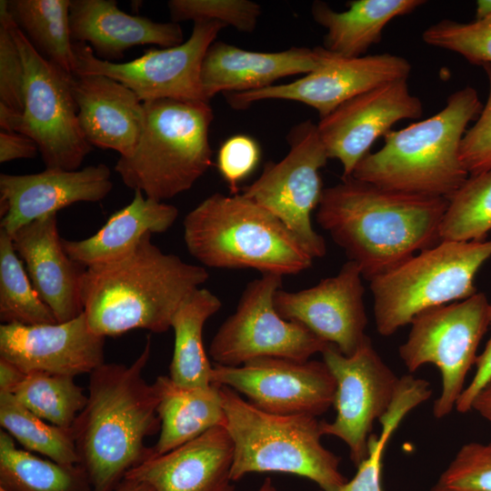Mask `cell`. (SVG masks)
<instances>
[{
  "instance_id": "cell-35",
  "label": "cell",
  "mask_w": 491,
  "mask_h": 491,
  "mask_svg": "<svg viewBox=\"0 0 491 491\" xmlns=\"http://www.w3.org/2000/svg\"><path fill=\"white\" fill-rule=\"evenodd\" d=\"M491 231V169L472 175L448 199L441 241H484Z\"/></svg>"
},
{
  "instance_id": "cell-18",
  "label": "cell",
  "mask_w": 491,
  "mask_h": 491,
  "mask_svg": "<svg viewBox=\"0 0 491 491\" xmlns=\"http://www.w3.org/2000/svg\"><path fill=\"white\" fill-rule=\"evenodd\" d=\"M358 266L348 260L339 272L297 292L279 289L275 307L286 320L305 326L345 356H352L368 337L365 287Z\"/></svg>"
},
{
  "instance_id": "cell-44",
  "label": "cell",
  "mask_w": 491,
  "mask_h": 491,
  "mask_svg": "<svg viewBox=\"0 0 491 491\" xmlns=\"http://www.w3.org/2000/svg\"><path fill=\"white\" fill-rule=\"evenodd\" d=\"M25 375L15 365L0 357V392L11 393Z\"/></svg>"
},
{
  "instance_id": "cell-11",
  "label": "cell",
  "mask_w": 491,
  "mask_h": 491,
  "mask_svg": "<svg viewBox=\"0 0 491 491\" xmlns=\"http://www.w3.org/2000/svg\"><path fill=\"white\" fill-rule=\"evenodd\" d=\"M282 280L266 274L246 285L235 313L211 341L209 356L215 365L238 366L258 357L307 361L328 346L305 326L278 314L274 298Z\"/></svg>"
},
{
  "instance_id": "cell-20",
  "label": "cell",
  "mask_w": 491,
  "mask_h": 491,
  "mask_svg": "<svg viewBox=\"0 0 491 491\" xmlns=\"http://www.w3.org/2000/svg\"><path fill=\"white\" fill-rule=\"evenodd\" d=\"M105 164L80 170L45 168L31 175H0L1 229L13 235L22 226L79 202L95 203L112 190Z\"/></svg>"
},
{
  "instance_id": "cell-14",
  "label": "cell",
  "mask_w": 491,
  "mask_h": 491,
  "mask_svg": "<svg viewBox=\"0 0 491 491\" xmlns=\"http://www.w3.org/2000/svg\"><path fill=\"white\" fill-rule=\"evenodd\" d=\"M322 357L336 385V415L332 422L321 421L322 434L341 439L357 467L368 456L374 423L387 411L400 377L383 361L369 336L350 356L329 344Z\"/></svg>"
},
{
  "instance_id": "cell-31",
  "label": "cell",
  "mask_w": 491,
  "mask_h": 491,
  "mask_svg": "<svg viewBox=\"0 0 491 491\" xmlns=\"http://www.w3.org/2000/svg\"><path fill=\"white\" fill-rule=\"evenodd\" d=\"M71 0H7L9 14L35 50L68 75L75 74Z\"/></svg>"
},
{
  "instance_id": "cell-45",
  "label": "cell",
  "mask_w": 491,
  "mask_h": 491,
  "mask_svg": "<svg viewBox=\"0 0 491 491\" xmlns=\"http://www.w3.org/2000/svg\"><path fill=\"white\" fill-rule=\"evenodd\" d=\"M471 410L491 424V382L476 396Z\"/></svg>"
},
{
  "instance_id": "cell-26",
  "label": "cell",
  "mask_w": 491,
  "mask_h": 491,
  "mask_svg": "<svg viewBox=\"0 0 491 491\" xmlns=\"http://www.w3.org/2000/svg\"><path fill=\"white\" fill-rule=\"evenodd\" d=\"M178 209L135 190L132 201L114 213L93 235L82 240L63 238L69 257L82 267L110 264L130 255L147 233H164L178 216Z\"/></svg>"
},
{
  "instance_id": "cell-37",
  "label": "cell",
  "mask_w": 491,
  "mask_h": 491,
  "mask_svg": "<svg viewBox=\"0 0 491 491\" xmlns=\"http://www.w3.org/2000/svg\"><path fill=\"white\" fill-rule=\"evenodd\" d=\"M167 7L174 23L215 21L243 33L256 27L262 7L250 0H170Z\"/></svg>"
},
{
  "instance_id": "cell-38",
  "label": "cell",
  "mask_w": 491,
  "mask_h": 491,
  "mask_svg": "<svg viewBox=\"0 0 491 491\" xmlns=\"http://www.w3.org/2000/svg\"><path fill=\"white\" fill-rule=\"evenodd\" d=\"M436 485L448 491H491V442L464 444Z\"/></svg>"
},
{
  "instance_id": "cell-47",
  "label": "cell",
  "mask_w": 491,
  "mask_h": 491,
  "mask_svg": "<svg viewBox=\"0 0 491 491\" xmlns=\"http://www.w3.org/2000/svg\"><path fill=\"white\" fill-rule=\"evenodd\" d=\"M491 15V0H478L476 5V19Z\"/></svg>"
},
{
  "instance_id": "cell-41",
  "label": "cell",
  "mask_w": 491,
  "mask_h": 491,
  "mask_svg": "<svg viewBox=\"0 0 491 491\" xmlns=\"http://www.w3.org/2000/svg\"><path fill=\"white\" fill-rule=\"evenodd\" d=\"M260 160L256 141L246 135L226 139L217 153V169L227 183L231 195L239 194L238 185L256 169Z\"/></svg>"
},
{
  "instance_id": "cell-50",
  "label": "cell",
  "mask_w": 491,
  "mask_h": 491,
  "mask_svg": "<svg viewBox=\"0 0 491 491\" xmlns=\"http://www.w3.org/2000/svg\"><path fill=\"white\" fill-rule=\"evenodd\" d=\"M235 486L231 485L228 488H226L225 491H234Z\"/></svg>"
},
{
  "instance_id": "cell-42",
  "label": "cell",
  "mask_w": 491,
  "mask_h": 491,
  "mask_svg": "<svg viewBox=\"0 0 491 491\" xmlns=\"http://www.w3.org/2000/svg\"><path fill=\"white\" fill-rule=\"evenodd\" d=\"M489 326L491 327V302L489 303ZM476 371L472 380L466 386L462 395L456 402V409L461 414L471 410L476 396L491 382V335L476 361Z\"/></svg>"
},
{
  "instance_id": "cell-27",
  "label": "cell",
  "mask_w": 491,
  "mask_h": 491,
  "mask_svg": "<svg viewBox=\"0 0 491 491\" xmlns=\"http://www.w3.org/2000/svg\"><path fill=\"white\" fill-rule=\"evenodd\" d=\"M153 384L158 394L161 421L158 439L152 446L153 456L167 453L215 426H225L220 385L186 388L176 385L169 376H159Z\"/></svg>"
},
{
  "instance_id": "cell-6",
  "label": "cell",
  "mask_w": 491,
  "mask_h": 491,
  "mask_svg": "<svg viewBox=\"0 0 491 491\" xmlns=\"http://www.w3.org/2000/svg\"><path fill=\"white\" fill-rule=\"evenodd\" d=\"M220 394L234 446L231 481L250 473H286L314 481L322 491H337L348 481L340 457L321 442L317 416L265 412L225 386Z\"/></svg>"
},
{
  "instance_id": "cell-22",
  "label": "cell",
  "mask_w": 491,
  "mask_h": 491,
  "mask_svg": "<svg viewBox=\"0 0 491 491\" xmlns=\"http://www.w3.org/2000/svg\"><path fill=\"white\" fill-rule=\"evenodd\" d=\"M234 446L224 426L130 470L125 478L154 491H225L231 486Z\"/></svg>"
},
{
  "instance_id": "cell-15",
  "label": "cell",
  "mask_w": 491,
  "mask_h": 491,
  "mask_svg": "<svg viewBox=\"0 0 491 491\" xmlns=\"http://www.w3.org/2000/svg\"><path fill=\"white\" fill-rule=\"evenodd\" d=\"M319 65L312 72L288 84L260 90L225 95L235 109H245L267 99L303 103L318 112L320 118L347 100L397 79L408 78L410 63L403 56L383 53L347 57L316 46Z\"/></svg>"
},
{
  "instance_id": "cell-3",
  "label": "cell",
  "mask_w": 491,
  "mask_h": 491,
  "mask_svg": "<svg viewBox=\"0 0 491 491\" xmlns=\"http://www.w3.org/2000/svg\"><path fill=\"white\" fill-rule=\"evenodd\" d=\"M151 236L145 234L121 260L84 269L83 313L95 334L105 337L133 329L166 332L181 304L208 279L204 266L164 253Z\"/></svg>"
},
{
  "instance_id": "cell-13",
  "label": "cell",
  "mask_w": 491,
  "mask_h": 491,
  "mask_svg": "<svg viewBox=\"0 0 491 491\" xmlns=\"http://www.w3.org/2000/svg\"><path fill=\"white\" fill-rule=\"evenodd\" d=\"M225 25L197 21L181 45L150 48L128 62L97 57L85 43L73 44L74 75H102L132 90L144 103L158 99L209 102L203 92L200 73L208 47Z\"/></svg>"
},
{
  "instance_id": "cell-49",
  "label": "cell",
  "mask_w": 491,
  "mask_h": 491,
  "mask_svg": "<svg viewBox=\"0 0 491 491\" xmlns=\"http://www.w3.org/2000/svg\"><path fill=\"white\" fill-rule=\"evenodd\" d=\"M430 491H448V490L436 484V486H434Z\"/></svg>"
},
{
  "instance_id": "cell-32",
  "label": "cell",
  "mask_w": 491,
  "mask_h": 491,
  "mask_svg": "<svg viewBox=\"0 0 491 491\" xmlns=\"http://www.w3.org/2000/svg\"><path fill=\"white\" fill-rule=\"evenodd\" d=\"M0 425L29 452L63 465L80 464L72 427L66 429L43 420L9 392H0Z\"/></svg>"
},
{
  "instance_id": "cell-39",
  "label": "cell",
  "mask_w": 491,
  "mask_h": 491,
  "mask_svg": "<svg viewBox=\"0 0 491 491\" xmlns=\"http://www.w3.org/2000/svg\"><path fill=\"white\" fill-rule=\"evenodd\" d=\"M25 71L8 25L7 0L0 1V107L21 114L25 103Z\"/></svg>"
},
{
  "instance_id": "cell-17",
  "label": "cell",
  "mask_w": 491,
  "mask_h": 491,
  "mask_svg": "<svg viewBox=\"0 0 491 491\" xmlns=\"http://www.w3.org/2000/svg\"><path fill=\"white\" fill-rule=\"evenodd\" d=\"M423 112V104L411 94L407 79H397L343 103L320 118L317 130L328 157L341 163L342 179H346L396 123L418 119Z\"/></svg>"
},
{
  "instance_id": "cell-5",
  "label": "cell",
  "mask_w": 491,
  "mask_h": 491,
  "mask_svg": "<svg viewBox=\"0 0 491 491\" xmlns=\"http://www.w3.org/2000/svg\"><path fill=\"white\" fill-rule=\"evenodd\" d=\"M189 254L214 268H253L262 275H296L315 259L269 211L242 193H214L183 222Z\"/></svg>"
},
{
  "instance_id": "cell-19",
  "label": "cell",
  "mask_w": 491,
  "mask_h": 491,
  "mask_svg": "<svg viewBox=\"0 0 491 491\" xmlns=\"http://www.w3.org/2000/svg\"><path fill=\"white\" fill-rule=\"evenodd\" d=\"M105 337L92 332L85 314L55 324L0 326V357L23 373L75 376L105 363Z\"/></svg>"
},
{
  "instance_id": "cell-7",
  "label": "cell",
  "mask_w": 491,
  "mask_h": 491,
  "mask_svg": "<svg viewBox=\"0 0 491 491\" xmlns=\"http://www.w3.org/2000/svg\"><path fill=\"white\" fill-rule=\"evenodd\" d=\"M139 141L115 171L129 188L163 202L190 189L212 165L209 102L158 99L144 102Z\"/></svg>"
},
{
  "instance_id": "cell-29",
  "label": "cell",
  "mask_w": 491,
  "mask_h": 491,
  "mask_svg": "<svg viewBox=\"0 0 491 491\" xmlns=\"http://www.w3.org/2000/svg\"><path fill=\"white\" fill-rule=\"evenodd\" d=\"M217 296L200 287L187 297L175 313L171 328L175 346L169 376L176 385L186 387H207L211 385L210 365L203 343L205 322L221 307Z\"/></svg>"
},
{
  "instance_id": "cell-1",
  "label": "cell",
  "mask_w": 491,
  "mask_h": 491,
  "mask_svg": "<svg viewBox=\"0 0 491 491\" xmlns=\"http://www.w3.org/2000/svg\"><path fill=\"white\" fill-rule=\"evenodd\" d=\"M447 205L350 176L324 189L316 219L370 282L441 242Z\"/></svg>"
},
{
  "instance_id": "cell-30",
  "label": "cell",
  "mask_w": 491,
  "mask_h": 491,
  "mask_svg": "<svg viewBox=\"0 0 491 491\" xmlns=\"http://www.w3.org/2000/svg\"><path fill=\"white\" fill-rule=\"evenodd\" d=\"M0 486L10 491H92L81 464L63 465L16 447L0 431Z\"/></svg>"
},
{
  "instance_id": "cell-51",
  "label": "cell",
  "mask_w": 491,
  "mask_h": 491,
  "mask_svg": "<svg viewBox=\"0 0 491 491\" xmlns=\"http://www.w3.org/2000/svg\"><path fill=\"white\" fill-rule=\"evenodd\" d=\"M0 491H10V490H8L5 487L0 486Z\"/></svg>"
},
{
  "instance_id": "cell-43",
  "label": "cell",
  "mask_w": 491,
  "mask_h": 491,
  "mask_svg": "<svg viewBox=\"0 0 491 491\" xmlns=\"http://www.w3.org/2000/svg\"><path fill=\"white\" fill-rule=\"evenodd\" d=\"M38 152V145L32 138L17 132H0V163L34 158Z\"/></svg>"
},
{
  "instance_id": "cell-9",
  "label": "cell",
  "mask_w": 491,
  "mask_h": 491,
  "mask_svg": "<svg viewBox=\"0 0 491 491\" xmlns=\"http://www.w3.org/2000/svg\"><path fill=\"white\" fill-rule=\"evenodd\" d=\"M8 25L25 66V103L21 114L0 107L1 129L32 138L38 145L45 168L77 170L93 146L79 125L70 85L73 75L35 50L9 11Z\"/></svg>"
},
{
  "instance_id": "cell-12",
  "label": "cell",
  "mask_w": 491,
  "mask_h": 491,
  "mask_svg": "<svg viewBox=\"0 0 491 491\" xmlns=\"http://www.w3.org/2000/svg\"><path fill=\"white\" fill-rule=\"evenodd\" d=\"M290 150L279 162L265 165L260 176L242 194L269 211L293 232L314 258L326 254L324 237L312 225L324 187L320 169L329 159L317 125L306 120L288 135Z\"/></svg>"
},
{
  "instance_id": "cell-25",
  "label": "cell",
  "mask_w": 491,
  "mask_h": 491,
  "mask_svg": "<svg viewBox=\"0 0 491 491\" xmlns=\"http://www.w3.org/2000/svg\"><path fill=\"white\" fill-rule=\"evenodd\" d=\"M319 65L316 47H291L280 52H255L215 41L201 65V84L209 101L219 93L260 90L283 77L308 74Z\"/></svg>"
},
{
  "instance_id": "cell-16",
  "label": "cell",
  "mask_w": 491,
  "mask_h": 491,
  "mask_svg": "<svg viewBox=\"0 0 491 491\" xmlns=\"http://www.w3.org/2000/svg\"><path fill=\"white\" fill-rule=\"evenodd\" d=\"M211 382L243 394L265 412L315 416L333 406L336 387L323 360L280 357H258L238 366L215 365Z\"/></svg>"
},
{
  "instance_id": "cell-46",
  "label": "cell",
  "mask_w": 491,
  "mask_h": 491,
  "mask_svg": "<svg viewBox=\"0 0 491 491\" xmlns=\"http://www.w3.org/2000/svg\"><path fill=\"white\" fill-rule=\"evenodd\" d=\"M115 491H154L149 486L136 480L125 478Z\"/></svg>"
},
{
  "instance_id": "cell-33",
  "label": "cell",
  "mask_w": 491,
  "mask_h": 491,
  "mask_svg": "<svg viewBox=\"0 0 491 491\" xmlns=\"http://www.w3.org/2000/svg\"><path fill=\"white\" fill-rule=\"evenodd\" d=\"M11 393L43 420L66 429L73 426L87 401V394L74 376L43 372L25 374Z\"/></svg>"
},
{
  "instance_id": "cell-24",
  "label": "cell",
  "mask_w": 491,
  "mask_h": 491,
  "mask_svg": "<svg viewBox=\"0 0 491 491\" xmlns=\"http://www.w3.org/2000/svg\"><path fill=\"white\" fill-rule=\"evenodd\" d=\"M69 28L73 42L87 44L97 57L107 61L123 58L134 46L166 48L184 42L179 24L128 15L115 0H71Z\"/></svg>"
},
{
  "instance_id": "cell-21",
  "label": "cell",
  "mask_w": 491,
  "mask_h": 491,
  "mask_svg": "<svg viewBox=\"0 0 491 491\" xmlns=\"http://www.w3.org/2000/svg\"><path fill=\"white\" fill-rule=\"evenodd\" d=\"M11 238L35 289L57 323L81 315L80 278L85 268L66 254L56 214L22 226Z\"/></svg>"
},
{
  "instance_id": "cell-48",
  "label": "cell",
  "mask_w": 491,
  "mask_h": 491,
  "mask_svg": "<svg viewBox=\"0 0 491 491\" xmlns=\"http://www.w3.org/2000/svg\"><path fill=\"white\" fill-rule=\"evenodd\" d=\"M257 491H276V488L270 477L264 480Z\"/></svg>"
},
{
  "instance_id": "cell-4",
  "label": "cell",
  "mask_w": 491,
  "mask_h": 491,
  "mask_svg": "<svg viewBox=\"0 0 491 491\" xmlns=\"http://www.w3.org/2000/svg\"><path fill=\"white\" fill-rule=\"evenodd\" d=\"M482 107L474 87L455 91L434 115L388 132L384 145L366 155L351 176L388 190L449 199L469 176L460 145Z\"/></svg>"
},
{
  "instance_id": "cell-36",
  "label": "cell",
  "mask_w": 491,
  "mask_h": 491,
  "mask_svg": "<svg viewBox=\"0 0 491 491\" xmlns=\"http://www.w3.org/2000/svg\"><path fill=\"white\" fill-rule=\"evenodd\" d=\"M431 46L452 51L473 65H491V15L471 23L442 19L422 34Z\"/></svg>"
},
{
  "instance_id": "cell-34",
  "label": "cell",
  "mask_w": 491,
  "mask_h": 491,
  "mask_svg": "<svg viewBox=\"0 0 491 491\" xmlns=\"http://www.w3.org/2000/svg\"><path fill=\"white\" fill-rule=\"evenodd\" d=\"M0 319L4 324L57 323L35 289L11 235L0 230Z\"/></svg>"
},
{
  "instance_id": "cell-23",
  "label": "cell",
  "mask_w": 491,
  "mask_h": 491,
  "mask_svg": "<svg viewBox=\"0 0 491 491\" xmlns=\"http://www.w3.org/2000/svg\"><path fill=\"white\" fill-rule=\"evenodd\" d=\"M70 85L87 142L129 156L143 130L144 103L123 84L102 75H73Z\"/></svg>"
},
{
  "instance_id": "cell-40",
  "label": "cell",
  "mask_w": 491,
  "mask_h": 491,
  "mask_svg": "<svg viewBox=\"0 0 491 491\" xmlns=\"http://www.w3.org/2000/svg\"><path fill=\"white\" fill-rule=\"evenodd\" d=\"M488 82V95L475 124L460 145V159L469 175L491 169V65L482 66Z\"/></svg>"
},
{
  "instance_id": "cell-28",
  "label": "cell",
  "mask_w": 491,
  "mask_h": 491,
  "mask_svg": "<svg viewBox=\"0 0 491 491\" xmlns=\"http://www.w3.org/2000/svg\"><path fill=\"white\" fill-rule=\"evenodd\" d=\"M423 0H353L348 9L333 10L323 1L311 5L313 19L326 29L324 48L347 57L366 55L381 41L386 25L397 16L414 12Z\"/></svg>"
},
{
  "instance_id": "cell-2",
  "label": "cell",
  "mask_w": 491,
  "mask_h": 491,
  "mask_svg": "<svg viewBox=\"0 0 491 491\" xmlns=\"http://www.w3.org/2000/svg\"><path fill=\"white\" fill-rule=\"evenodd\" d=\"M151 336L129 366L104 363L90 373L85 406L72 431L92 491H115L126 474L153 456L145 439L160 431L158 394L143 373Z\"/></svg>"
},
{
  "instance_id": "cell-10",
  "label": "cell",
  "mask_w": 491,
  "mask_h": 491,
  "mask_svg": "<svg viewBox=\"0 0 491 491\" xmlns=\"http://www.w3.org/2000/svg\"><path fill=\"white\" fill-rule=\"evenodd\" d=\"M489 303L484 293L477 292L464 300L426 309L409 324L398 355L410 374L426 364L438 368L441 391L433 406L436 418H444L456 408L466 387V376L489 327Z\"/></svg>"
},
{
  "instance_id": "cell-8",
  "label": "cell",
  "mask_w": 491,
  "mask_h": 491,
  "mask_svg": "<svg viewBox=\"0 0 491 491\" xmlns=\"http://www.w3.org/2000/svg\"><path fill=\"white\" fill-rule=\"evenodd\" d=\"M491 240L441 241L370 281L376 331L394 335L419 313L477 293L475 277Z\"/></svg>"
}]
</instances>
